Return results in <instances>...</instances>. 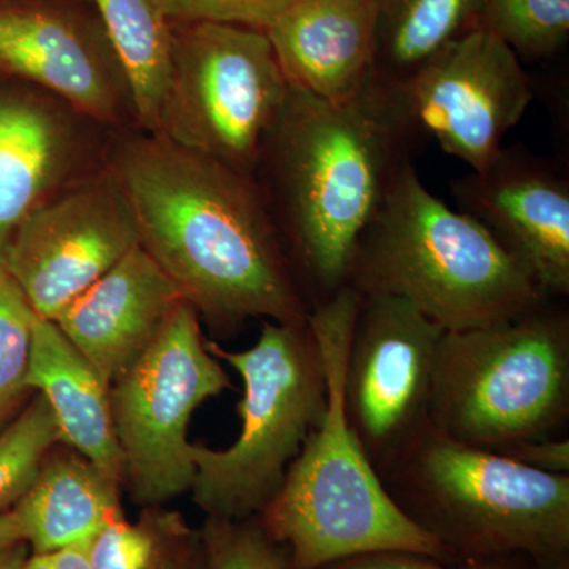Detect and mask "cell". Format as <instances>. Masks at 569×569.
Returning <instances> with one entry per match:
<instances>
[{
    "label": "cell",
    "instance_id": "cell-14",
    "mask_svg": "<svg viewBox=\"0 0 569 569\" xmlns=\"http://www.w3.org/2000/svg\"><path fill=\"white\" fill-rule=\"evenodd\" d=\"M112 137L52 93L0 80V263L32 212L107 164Z\"/></svg>",
    "mask_w": 569,
    "mask_h": 569
},
{
    "label": "cell",
    "instance_id": "cell-15",
    "mask_svg": "<svg viewBox=\"0 0 569 569\" xmlns=\"http://www.w3.org/2000/svg\"><path fill=\"white\" fill-rule=\"evenodd\" d=\"M460 212L478 220L549 298L569 296V178L522 146L451 182Z\"/></svg>",
    "mask_w": 569,
    "mask_h": 569
},
{
    "label": "cell",
    "instance_id": "cell-29",
    "mask_svg": "<svg viewBox=\"0 0 569 569\" xmlns=\"http://www.w3.org/2000/svg\"><path fill=\"white\" fill-rule=\"evenodd\" d=\"M508 458L550 475H569V438H545L509 451Z\"/></svg>",
    "mask_w": 569,
    "mask_h": 569
},
{
    "label": "cell",
    "instance_id": "cell-31",
    "mask_svg": "<svg viewBox=\"0 0 569 569\" xmlns=\"http://www.w3.org/2000/svg\"><path fill=\"white\" fill-rule=\"evenodd\" d=\"M20 541H22L20 523H18L13 509L0 511V550Z\"/></svg>",
    "mask_w": 569,
    "mask_h": 569
},
{
    "label": "cell",
    "instance_id": "cell-2",
    "mask_svg": "<svg viewBox=\"0 0 569 569\" xmlns=\"http://www.w3.org/2000/svg\"><path fill=\"white\" fill-rule=\"evenodd\" d=\"M413 153L376 78L343 103L288 89L253 181L310 310L350 284L359 241Z\"/></svg>",
    "mask_w": 569,
    "mask_h": 569
},
{
    "label": "cell",
    "instance_id": "cell-26",
    "mask_svg": "<svg viewBox=\"0 0 569 569\" xmlns=\"http://www.w3.org/2000/svg\"><path fill=\"white\" fill-rule=\"evenodd\" d=\"M179 520L157 518L156 529L148 522L130 523L112 519L86 545L92 569H156L167 556L163 535Z\"/></svg>",
    "mask_w": 569,
    "mask_h": 569
},
{
    "label": "cell",
    "instance_id": "cell-21",
    "mask_svg": "<svg viewBox=\"0 0 569 569\" xmlns=\"http://www.w3.org/2000/svg\"><path fill=\"white\" fill-rule=\"evenodd\" d=\"M373 78L403 80L463 33L478 28L485 0H376Z\"/></svg>",
    "mask_w": 569,
    "mask_h": 569
},
{
    "label": "cell",
    "instance_id": "cell-19",
    "mask_svg": "<svg viewBox=\"0 0 569 569\" xmlns=\"http://www.w3.org/2000/svg\"><path fill=\"white\" fill-rule=\"evenodd\" d=\"M22 541L33 553L86 545L121 518L119 482L80 452H48L31 488L13 508Z\"/></svg>",
    "mask_w": 569,
    "mask_h": 569
},
{
    "label": "cell",
    "instance_id": "cell-6",
    "mask_svg": "<svg viewBox=\"0 0 569 569\" xmlns=\"http://www.w3.org/2000/svg\"><path fill=\"white\" fill-rule=\"evenodd\" d=\"M427 419L447 436L498 455L568 437L563 299H549L507 323L445 332Z\"/></svg>",
    "mask_w": 569,
    "mask_h": 569
},
{
    "label": "cell",
    "instance_id": "cell-24",
    "mask_svg": "<svg viewBox=\"0 0 569 569\" xmlns=\"http://www.w3.org/2000/svg\"><path fill=\"white\" fill-rule=\"evenodd\" d=\"M39 318L6 264L0 263V426L31 392L26 388V376Z\"/></svg>",
    "mask_w": 569,
    "mask_h": 569
},
{
    "label": "cell",
    "instance_id": "cell-8",
    "mask_svg": "<svg viewBox=\"0 0 569 569\" xmlns=\"http://www.w3.org/2000/svg\"><path fill=\"white\" fill-rule=\"evenodd\" d=\"M268 33L171 21V69L157 137L253 178L288 96Z\"/></svg>",
    "mask_w": 569,
    "mask_h": 569
},
{
    "label": "cell",
    "instance_id": "cell-33",
    "mask_svg": "<svg viewBox=\"0 0 569 569\" xmlns=\"http://www.w3.org/2000/svg\"><path fill=\"white\" fill-rule=\"evenodd\" d=\"M156 569H194V565L189 557L183 556V559H181L179 556L167 552V556L157 565Z\"/></svg>",
    "mask_w": 569,
    "mask_h": 569
},
{
    "label": "cell",
    "instance_id": "cell-3",
    "mask_svg": "<svg viewBox=\"0 0 569 569\" xmlns=\"http://www.w3.org/2000/svg\"><path fill=\"white\" fill-rule=\"evenodd\" d=\"M359 305L361 295L348 284L307 317L323 353L328 399L282 488L258 518L290 552V569H323L388 550L458 563L396 507L348 426L343 369Z\"/></svg>",
    "mask_w": 569,
    "mask_h": 569
},
{
    "label": "cell",
    "instance_id": "cell-10",
    "mask_svg": "<svg viewBox=\"0 0 569 569\" xmlns=\"http://www.w3.org/2000/svg\"><path fill=\"white\" fill-rule=\"evenodd\" d=\"M387 86L415 151L437 141L471 171L496 159L505 134L522 121L533 99L516 52L481 28Z\"/></svg>",
    "mask_w": 569,
    "mask_h": 569
},
{
    "label": "cell",
    "instance_id": "cell-22",
    "mask_svg": "<svg viewBox=\"0 0 569 569\" xmlns=\"http://www.w3.org/2000/svg\"><path fill=\"white\" fill-rule=\"evenodd\" d=\"M478 28L503 41L519 59L550 58L568 41L569 0H485Z\"/></svg>",
    "mask_w": 569,
    "mask_h": 569
},
{
    "label": "cell",
    "instance_id": "cell-17",
    "mask_svg": "<svg viewBox=\"0 0 569 569\" xmlns=\"http://www.w3.org/2000/svg\"><path fill=\"white\" fill-rule=\"evenodd\" d=\"M266 33L290 88L343 103L372 80L376 0H298Z\"/></svg>",
    "mask_w": 569,
    "mask_h": 569
},
{
    "label": "cell",
    "instance_id": "cell-5",
    "mask_svg": "<svg viewBox=\"0 0 569 569\" xmlns=\"http://www.w3.org/2000/svg\"><path fill=\"white\" fill-rule=\"evenodd\" d=\"M350 287L403 299L447 332L507 323L552 299L478 220L430 193L411 160L359 241Z\"/></svg>",
    "mask_w": 569,
    "mask_h": 569
},
{
    "label": "cell",
    "instance_id": "cell-27",
    "mask_svg": "<svg viewBox=\"0 0 569 569\" xmlns=\"http://www.w3.org/2000/svg\"><path fill=\"white\" fill-rule=\"evenodd\" d=\"M171 21H211L268 31L298 0H162Z\"/></svg>",
    "mask_w": 569,
    "mask_h": 569
},
{
    "label": "cell",
    "instance_id": "cell-11",
    "mask_svg": "<svg viewBox=\"0 0 569 569\" xmlns=\"http://www.w3.org/2000/svg\"><path fill=\"white\" fill-rule=\"evenodd\" d=\"M138 246L132 206L107 162L32 212L3 264L37 316L54 321Z\"/></svg>",
    "mask_w": 569,
    "mask_h": 569
},
{
    "label": "cell",
    "instance_id": "cell-18",
    "mask_svg": "<svg viewBox=\"0 0 569 569\" xmlns=\"http://www.w3.org/2000/svg\"><path fill=\"white\" fill-rule=\"evenodd\" d=\"M26 388L44 397L62 441L112 481L122 482V458L112 426L110 385L51 320L33 328Z\"/></svg>",
    "mask_w": 569,
    "mask_h": 569
},
{
    "label": "cell",
    "instance_id": "cell-23",
    "mask_svg": "<svg viewBox=\"0 0 569 569\" xmlns=\"http://www.w3.org/2000/svg\"><path fill=\"white\" fill-rule=\"evenodd\" d=\"M63 443L58 422L41 395L0 432V511L31 488L48 452Z\"/></svg>",
    "mask_w": 569,
    "mask_h": 569
},
{
    "label": "cell",
    "instance_id": "cell-9",
    "mask_svg": "<svg viewBox=\"0 0 569 569\" xmlns=\"http://www.w3.org/2000/svg\"><path fill=\"white\" fill-rule=\"evenodd\" d=\"M200 320L194 307L183 301L151 347L110 387L122 481L144 507L192 488L190 418L204 400L231 388L219 359L206 348Z\"/></svg>",
    "mask_w": 569,
    "mask_h": 569
},
{
    "label": "cell",
    "instance_id": "cell-28",
    "mask_svg": "<svg viewBox=\"0 0 569 569\" xmlns=\"http://www.w3.org/2000/svg\"><path fill=\"white\" fill-rule=\"evenodd\" d=\"M531 567H533V560L523 556L447 563L421 553L388 550V552L362 553V556L337 561L323 569H531Z\"/></svg>",
    "mask_w": 569,
    "mask_h": 569
},
{
    "label": "cell",
    "instance_id": "cell-25",
    "mask_svg": "<svg viewBox=\"0 0 569 569\" xmlns=\"http://www.w3.org/2000/svg\"><path fill=\"white\" fill-rule=\"evenodd\" d=\"M206 569H290V552L261 526L260 518H209Z\"/></svg>",
    "mask_w": 569,
    "mask_h": 569
},
{
    "label": "cell",
    "instance_id": "cell-20",
    "mask_svg": "<svg viewBox=\"0 0 569 569\" xmlns=\"http://www.w3.org/2000/svg\"><path fill=\"white\" fill-rule=\"evenodd\" d=\"M132 89L138 129L157 133L171 69V20L162 0H92Z\"/></svg>",
    "mask_w": 569,
    "mask_h": 569
},
{
    "label": "cell",
    "instance_id": "cell-16",
    "mask_svg": "<svg viewBox=\"0 0 569 569\" xmlns=\"http://www.w3.org/2000/svg\"><path fill=\"white\" fill-rule=\"evenodd\" d=\"M183 301L178 284L138 246L54 323L111 387L151 347Z\"/></svg>",
    "mask_w": 569,
    "mask_h": 569
},
{
    "label": "cell",
    "instance_id": "cell-12",
    "mask_svg": "<svg viewBox=\"0 0 569 569\" xmlns=\"http://www.w3.org/2000/svg\"><path fill=\"white\" fill-rule=\"evenodd\" d=\"M0 80L43 89L111 132L140 130L92 0H0Z\"/></svg>",
    "mask_w": 569,
    "mask_h": 569
},
{
    "label": "cell",
    "instance_id": "cell-32",
    "mask_svg": "<svg viewBox=\"0 0 569 569\" xmlns=\"http://www.w3.org/2000/svg\"><path fill=\"white\" fill-rule=\"evenodd\" d=\"M28 557L29 546L24 541L9 546V548L0 550V569H18Z\"/></svg>",
    "mask_w": 569,
    "mask_h": 569
},
{
    "label": "cell",
    "instance_id": "cell-7",
    "mask_svg": "<svg viewBox=\"0 0 569 569\" xmlns=\"http://www.w3.org/2000/svg\"><path fill=\"white\" fill-rule=\"evenodd\" d=\"M209 353L244 383L241 433L227 449L190 445L194 503L209 518H257L282 488L288 468L320 421L328 399L323 353L309 323L266 320L249 350L206 340Z\"/></svg>",
    "mask_w": 569,
    "mask_h": 569
},
{
    "label": "cell",
    "instance_id": "cell-34",
    "mask_svg": "<svg viewBox=\"0 0 569 569\" xmlns=\"http://www.w3.org/2000/svg\"><path fill=\"white\" fill-rule=\"evenodd\" d=\"M531 569H569V556L533 561V567H531Z\"/></svg>",
    "mask_w": 569,
    "mask_h": 569
},
{
    "label": "cell",
    "instance_id": "cell-30",
    "mask_svg": "<svg viewBox=\"0 0 569 569\" xmlns=\"http://www.w3.org/2000/svg\"><path fill=\"white\" fill-rule=\"evenodd\" d=\"M88 545V542H86ZM86 545L32 553L18 569H92Z\"/></svg>",
    "mask_w": 569,
    "mask_h": 569
},
{
    "label": "cell",
    "instance_id": "cell-1",
    "mask_svg": "<svg viewBox=\"0 0 569 569\" xmlns=\"http://www.w3.org/2000/svg\"><path fill=\"white\" fill-rule=\"evenodd\" d=\"M108 163L140 246L198 316L234 331L252 318L306 323L310 309L253 178L162 137H112Z\"/></svg>",
    "mask_w": 569,
    "mask_h": 569
},
{
    "label": "cell",
    "instance_id": "cell-4",
    "mask_svg": "<svg viewBox=\"0 0 569 569\" xmlns=\"http://www.w3.org/2000/svg\"><path fill=\"white\" fill-rule=\"evenodd\" d=\"M373 467L396 507L456 561L569 556V475L470 447L427 418Z\"/></svg>",
    "mask_w": 569,
    "mask_h": 569
},
{
    "label": "cell",
    "instance_id": "cell-13",
    "mask_svg": "<svg viewBox=\"0 0 569 569\" xmlns=\"http://www.w3.org/2000/svg\"><path fill=\"white\" fill-rule=\"evenodd\" d=\"M445 332L403 299L361 295L343 369V410L373 466L429 415Z\"/></svg>",
    "mask_w": 569,
    "mask_h": 569
}]
</instances>
